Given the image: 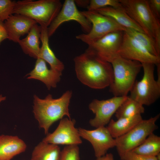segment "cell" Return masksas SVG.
Instances as JSON below:
<instances>
[{
    "label": "cell",
    "mask_w": 160,
    "mask_h": 160,
    "mask_svg": "<svg viewBox=\"0 0 160 160\" xmlns=\"http://www.w3.org/2000/svg\"><path fill=\"white\" fill-rule=\"evenodd\" d=\"M77 77L83 84L95 89L110 87L113 80L111 63L86 50L74 59Z\"/></svg>",
    "instance_id": "cell-1"
},
{
    "label": "cell",
    "mask_w": 160,
    "mask_h": 160,
    "mask_svg": "<svg viewBox=\"0 0 160 160\" xmlns=\"http://www.w3.org/2000/svg\"><path fill=\"white\" fill-rule=\"evenodd\" d=\"M72 94V92L68 90L57 99L53 98L50 94L44 99L34 95L33 112L39 127L44 129L46 135L55 122L65 116L70 119L69 106Z\"/></svg>",
    "instance_id": "cell-2"
},
{
    "label": "cell",
    "mask_w": 160,
    "mask_h": 160,
    "mask_svg": "<svg viewBox=\"0 0 160 160\" xmlns=\"http://www.w3.org/2000/svg\"><path fill=\"white\" fill-rule=\"evenodd\" d=\"M124 11L154 40L158 51H160L159 19L151 11L148 0H119Z\"/></svg>",
    "instance_id": "cell-3"
},
{
    "label": "cell",
    "mask_w": 160,
    "mask_h": 160,
    "mask_svg": "<svg viewBox=\"0 0 160 160\" xmlns=\"http://www.w3.org/2000/svg\"><path fill=\"white\" fill-rule=\"evenodd\" d=\"M59 0H23L16 1L13 14L30 18L42 27L48 28L60 10Z\"/></svg>",
    "instance_id": "cell-4"
},
{
    "label": "cell",
    "mask_w": 160,
    "mask_h": 160,
    "mask_svg": "<svg viewBox=\"0 0 160 160\" xmlns=\"http://www.w3.org/2000/svg\"><path fill=\"white\" fill-rule=\"evenodd\" d=\"M110 63L113 69V80L109 87L110 91L114 96H127L142 68V64L119 55Z\"/></svg>",
    "instance_id": "cell-5"
},
{
    "label": "cell",
    "mask_w": 160,
    "mask_h": 160,
    "mask_svg": "<svg viewBox=\"0 0 160 160\" xmlns=\"http://www.w3.org/2000/svg\"><path fill=\"white\" fill-rule=\"evenodd\" d=\"M143 75L140 81H136L129 96L143 105H150L160 96V80L155 79V65L151 63H142Z\"/></svg>",
    "instance_id": "cell-6"
},
{
    "label": "cell",
    "mask_w": 160,
    "mask_h": 160,
    "mask_svg": "<svg viewBox=\"0 0 160 160\" xmlns=\"http://www.w3.org/2000/svg\"><path fill=\"white\" fill-rule=\"evenodd\" d=\"M158 114L148 119H143L129 132L115 139L116 145L121 159L128 152L141 144L151 134L157 129L156 123Z\"/></svg>",
    "instance_id": "cell-7"
},
{
    "label": "cell",
    "mask_w": 160,
    "mask_h": 160,
    "mask_svg": "<svg viewBox=\"0 0 160 160\" xmlns=\"http://www.w3.org/2000/svg\"><path fill=\"white\" fill-rule=\"evenodd\" d=\"M81 12L90 22L92 27L89 32L78 35L76 38L87 45L111 33L125 31V28L113 19L96 11L87 10Z\"/></svg>",
    "instance_id": "cell-8"
},
{
    "label": "cell",
    "mask_w": 160,
    "mask_h": 160,
    "mask_svg": "<svg viewBox=\"0 0 160 160\" xmlns=\"http://www.w3.org/2000/svg\"><path fill=\"white\" fill-rule=\"evenodd\" d=\"M127 96H114L106 100H93L89 103V108L95 116L90 120V125L97 128L108 124L113 115Z\"/></svg>",
    "instance_id": "cell-9"
},
{
    "label": "cell",
    "mask_w": 160,
    "mask_h": 160,
    "mask_svg": "<svg viewBox=\"0 0 160 160\" xmlns=\"http://www.w3.org/2000/svg\"><path fill=\"white\" fill-rule=\"evenodd\" d=\"M71 20L78 23L85 33L89 32L91 29V23L78 9L74 0H65L59 13L47 28L49 37L53 34L62 23Z\"/></svg>",
    "instance_id": "cell-10"
},
{
    "label": "cell",
    "mask_w": 160,
    "mask_h": 160,
    "mask_svg": "<svg viewBox=\"0 0 160 160\" xmlns=\"http://www.w3.org/2000/svg\"><path fill=\"white\" fill-rule=\"evenodd\" d=\"M124 32L118 31L109 33L88 44L86 50L110 63L118 55Z\"/></svg>",
    "instance_id": "cell-11"
},
{
    "label": "cell",
    "mask_w": 160,
    "mask_h": 160,
    "mask_svg": "<svg viewBox=\"0 0 160 160\" xmlns=\"http://www.w3.org/2000/svg\"><path fill=\"white\" fill-rule=\"evenodd\" d=\"M118 55L127 59L141 63L160 64V57L151 54L145 48L124 32L122 40Z\"/></svg>",
    "instance_id": "cell-12"
},
{
    "label": "cell",
    "mask_w": 160,
    "mask_h": 160,
    "mask_svg": "<svg viewBox=\"0 0 160 160\" xmlns=\"http://www.w3.org/2000/svg\"><path fill=\"white\" fill-rule=\"evenodd\" d=\"M76 121L68 118L61 119L56 129L48 133L42 141L57 145H78L82 141L78 129L75 127Z\"/></svg>",
    "instance_id": "cell-13"
},
{
    "label": "cell",
    "mask_w": 160,
    "mask_h": 160,
    "mask_svg": "<svg viewBox=\"0 0 160 160\" xmlns=\"http://www.w3.org/2000/svg\"><path fill=\"white\" fill-rule=\"evenodd\" d=\"M78 129L81 137L91 144L96 158L105 155L108 150L115 147V139L105 126L100 127L92 130L80 127Z\"/></svg>",
    "instance_id": "cell-14"
},
{
    "label": "cell",
    "mask_w": 160,
    "mask_h": 160,
    "mask_svg": "<svg viewBox=\"0 0 160 160\" xmlns=\"http://www.w3.org/2000/svg\"><path fill=\"white\" fill-rule=\"evenodd\" d=\"M36 22L23 15L14 14L11 15L4 22L8 39L18 42L22 36L28 34Z\"/></svg>",
    "instance_id": "cell-15"
},
{
    "label": "cell",
    "mask_w": 160,
    "mask_h": 160,
    "mask_svg": "<svg viewBox=\"0 0 160 160\" xmlns=\"http://www.w3.org/2000/svg\"><path fill=\"white\" fill-rule=\"evenodd\" d=\"M62 73L48 69L46 62L40 58L36 59L33 69L27 75L28 79H34L44 83L48 89L57 87L61 79Z\"/></svg>",
    "instance_id": "cell-16"
},
{
    "label": "cell",
    "mask_w": 160,
    "mask_h": 160,
    "mask_svg": "<svg viewBox=\"0 0 160 160\" xmlns=\"http://www.w3.org/2000/svg\"><path fill=\"white\" fill-rule=\"evenodd\" d=\"M27 146L18 137L0 136V160H11L14 156L24 152Z\"/></svg>",
    "instance_id": "cell-17"
},
{
    "label": "cell",
    "mask_w": 160,
    "mask_h": 160,
    "mask_svg": "<svg viewBox=\"0 0 160 160\" xmlns=\"http://www.w3.org/2000/svg\"><path fill=\"white\" fill-rule=\"evenodd\" d=\"M41 27L40 40L42 45L40 48L38 58H41L48 63L51 69L62 73L64 68V65L63 63L56 57L50 48L47 28Z\"/></svg>",
    "instance_id": "cell-18"
},
{
    "label": "cell",
    "mask_w": 160,
    "mask_h": 160,
    "mask_svg": "<svg viewBox=\"0 0 160 160\" xmlns=\"http://www.w3.org/2000/svg\"><path fill=\"white\" fill-rule=\"evenodd\" d=\"M41 27L37 23L31 28L26 37L18 42L23 52L35 59L38 58L40 48Z\"/></svg>",
    "instance_id": "cell-19"
},
{
    "label": "cell",
    "mask_w": 160,
    "mask_h": 160,
    "mask_svg": "<svg viewBox=\"0 0 160 160\" xmlns=\"http://www.w3.org/2000/svg\"><path fill=\"white\" fill-rule=\"evenodd\" d=\"M95 11L111 17L125 28L133 29L145 33L141 28L123 9L107 7Z\"/></svg>",
    "instance_id": "cell-20"
},
{
    "label": "cell",
    "mask_w": 160,
    "mask_h": 160,
    "mask_svg": "<svg viewBox=\"0 0 160 160\" xmlns=\"http://www.w3.org/2000/svg\"><path fill=\"white\" fill-rule=\"evenodd\" d=\"M143 119L141 115L121 118L116 121L111 119L107 127L112 137L115 139L127 133Z\"/></svg>",
    "instance_id": "cell-21"
},
{
    "label": "cell",
    "mask_w": 160,
    "mask_h": 160,
    "mask_svg": "<svg viewBox=\"0 0 160 160\" xmlns=\"http://www.w3.org/2000/svg\"><path fill=\"white\" fill-rule=\"evenodd\" d=\"M61 152L58 145L42 141L35 147L31 160H60Z\"/></svg>",
    "instance_id": "cell-22"
},
{
    "label": "cell",
    "mask_w": 160,
    "mask_h": 160,
    "mask_svg": "<svg viewBox=\"0 0 160 160\" xmlns=\"http://www.w3.org/2000/svg\"><path fill=\"white\" fill-rule=\"evenodd\" d=\"M131 151L139 154L156 156L160 153V137L152 133L141 144Z\"/></svg>",
    "instance_id": "cell-23"
},
{
    "label": "cell",
    "mask_w": 160,
    "mask_h": 160,
    "mask_svg": "<svg viewBox=\"0 0 160 160\" xmlns=\"http://www.w3.org/2000/svg\"><path fill=\"white\" fill-rule=\"evenodd\" d=\"M145 111L143 105L127 96L116 113L115 116L117 119L141 115Z\"/></svg>",
    "instance_id": "cell-24"
},
{
    "label": "cell",
    "mask_w": 160,
    "mask_h": 160,
    "mask_svg": "<svg viewBox=\"0 0 160 160\" xmlns=\"http://www.w3.org/2000/svg\"><path fill=\"white\" fill-rule=\"evenodd\" d=\"M124 31L144 46L151 54L156 56L160 57L157 52L154 40L146 34L128 28H125Z\"/></svg>",
    "instance_id": "cell-25"
},
{
    "label": "cell",
    "mask_w": 160,
    "mask_h": 160,
    "mask_svg": "<svg viewBox=\"0 0 160 160\" xmlns=\"http://www.w3.org/2000/svg\"><path fill=\"white\" fill-rule=\"evenodd\" d=\"M107 7L123 9L119 0H91L87 9L88 10H95Z\"/></svg>",
    "instance_id": "cell-26"
},
{
    "label": "cell",
    "mask_w": 160,
    "mask_h": 160,
    "mask_svg": "<svg viewBox=\"0 0 160 160\" xmlns=\"http://www.w3.org/2000/svg\"><path fill=\"white\" fill-rule=\"evenodd\" d=\"M78 145H66L61 151L60 160H80Z\"/></svg>",
    "instance_id": "cell-27"
},
{
    "label": "cell",
    "mask_w": 160,
    "mask_h": 160,
    "mask_svg": "<svg viewBox=\"0 0 160 160\" xmlns=\"http://www.w3.org/2000/svg\"><path fill=\"white\" fill-rule=\"evenodd\" d=\"M16 1L0 0V21L4 22L13 14Z\"/></svg>",
    "instance_id": "cell-28"
},
{
    "label": "cell",
    "mask_w": 160,
    "mask_h": 160,
    "mask_svg": "<svg viewBox=\"0 0 160 160\" xmlns=\"http://www.w3.org/2000/svg\"><path fill=\"white\" fill-rule=\"evenodd\" d=\"M122 160H158L156 156H147L135 153L132 151L127 153Z\"/></svg>",
    "instance_id": "cell-29"
},
{
    "label": "cell",
    "mask_w": 160,
    "mask_h": 160,
    "mask_svg": "<svg viewBox=\"0 0 160 160\" xmlns=\"http://www.w3.org/2000/svg\"><path fill=\"white\" fill-rule=\"evenodd\" d=\"M149 7L153 14L158 19L160 17V0H148Z\"/></svg>",
    "instance_id": "cell-30"
},
{
    "label": "cell",
    "mask_w": 160,
    "mask_h": 160,
    "mask_svg": "<svg viewBox=\"0 0 160 160\" xmlns=\"http://www.w3.org/2000/svg\"><path fill=\"white\" fill-rule=\"evenodd\" d=\"M8 39V36L5 29L4 22L0 21V44L4 40Z\"/></svg>",
    "instance_id": "cell-31"
},
{
    "label": "cell",
    "mask_w": 160,
    "mask_h": 160,
    "mask_svg": "<svg viewBox=\"0 0 160 160\" xmlns=\"http://www.w3.org/2000/svg\"><path fill=\"white\" fill-rule=\"evenodd\" d=\"M90 0H74L76 5L83 7L87 8L88 6Z\"/></svg>",
    "instance_id": "cell-32"
},
{
    "label": "cell",
    "mask_w": 160,
    "mask_h": 160,
    "mask_svg": "<svg viewBox=\"0 0 160 160\" xmlns=\"http://www.w3.org/2000/svg\"><path fill=\"white\" fill-rule=\"evenodd\" d=\"M95 160H114L113 156L111 153H106L105 155L97 158Z\"/></svg>",
    "instance_id": "cell-33"
},
{
    "label": "cell",
    "mask_w": 160,
    "mask_h": 160,
    "mask_svg": "<svg viewBox=\"0 0 160 160\" xmlns=\"http://www.w3.org/2000/svg\"><path fill=\"white\" fill-rule=\"evenodd\" d=\"M6 99L5 97H3L2 95H0V102L5 100Z\"/></svg>",
    "instance_id": "cell-34"
}]
</instances>
